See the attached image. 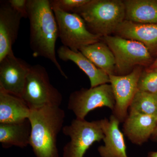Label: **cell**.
<instances>
[{"mask_svg": "<svg viewBox=\"0 0 157 157\" xmlns=\"http://www.w3.org/2000/svg\"><path fill=\"white\" fill-rule=\"evenodd\" d=\"M142 71V67H137L127 75L109 76L115 101L113 115L120 122H124L128 114V109L138 90V80Z\"/></svg>", "mask_w": 157, "mask_h": 157, "instance_id": "cell-9", "label": "cell"}, {"mask_svg": "<svg viewBox=\"0 0 157 157\" xmlns=\"http://www.w3.org/2000/svg\"><path fill=\"white\" fill-rule=\"evenodd\" d=\"M157 67V59H156L155 60L151 65L150 67Z\"/></svg>", "mask_w": 157, "mask_h": 157, "instance_id": "cell-26", "label": "cell"}, {"mask_svg": "<svg viewBox=\"0 0 157 157\" xmlns=\"http://www.w3.org/2000/svg\"><path fill=\"white\" fill-rule=\"evenodd\" d=\"M114 34L142 43L151 55L157 53V24H138L125 20Z\"/></svg>", "mask_w": 157, "mask_h": 157, "instance_id": "cell-14", "label": "cell"}, {"mask_svg": "<svg viewBox=\"0 0 157 157\" xmlns=\"http://www.w3.org/2000/svg\"><path fill=\"white\" fill-rule=\"evenodd\" d=\"M90 0H52L51 6H56L62 11L69 13H74L90 2Z\"/></svg>", "mask_w": 157, "mask_h": 157, "instance_id": "cell-22", "label": "cell"}, {"mask_svg": "<svg viewBox=\"0 0 157 157\" xmlns=\"http://www.w3.org/2000/svg\"><path fill=\"white\" fill-rule=\"evenodd\" d=\"M22 15L8 1L0 2V61L13 53L12 46L18 36Z\"/></svg>", "mask_w": 157, "mask_h": 157, "instance_id": "cell-11", "label": "cell"}, {"mask_svg": "<svg viewBox=\"0 0 157 157\" xmlns=\"http://www.w3.org/2000/svg\"><path fill=\"white\" fill-rule=\"evenodd\" d=\"M31 66L14 53L0 61V90L21 98Z\"/></svg>", "mask_w": 157, "mask_h": 157, "instance_id": "cell-10", "label": "cell"}, {"mask_svg": "<svg viewBox=\"0 0 157 157\" xmlns=\"http://www.w3.org/2000/svg\"><path fill=\"white\" fill-rule=\"evenodd\" d=\"M101 40L115 57L116 75H127L136 67L148 66L152 63L151 54L140 42L111 35L102 37Z\"/></svg>", "mask_w": 157, "mask_h": 157, "instance_id": "cell-4", "label": "cell"}, {"mask_svg": "<svg viewBox=\"0 0 157 157\" xmlns=\"http://www.w3.org/2000/svg\"><path fill=\"white\" fill-rule=\"evenodd\" d=\"M125 20L138 24H157V0H125Z\"/></svg>", "mask_w": 157, "mask_h": 157, "instance_id": "cell-18", "label": "cell"}, {"mask_svg": "<svg viewBox=\"0 0 157 157\" xmlns=\"http://www.w3.org/2000/svg\"><path fill=\"white\" fill-rule=\"evenodd\" d=\"M65 117L64 110L58 106L30 109L29 145L36 157H59L57 140Z\"/></svg>", "mask_w": 157, "mask_h": 157, "instance_id": "cell-2", "label": "cell"}, {"mask_svg": "<svg viewBox=\"0 0 157 157\" xmlns=\"http://www.w3.org/2000/svg\"></svg>", "mask_w": 157, "mask_h": 157, "instance_id": "cell-27", "label": "cell"}, {"mask_svg": "<svg viewBox=\"0 0 157 157\" xmlns=\"http://www.w3.org/2000/svg\"><path fill=\"white\" fill-rule=\"evenodd\" d=\"M124 122V135L132 143L141 145L151 138L155 132L157 117L129 112Z\"/></svg>", "mask_w": 157, "mask_h": 157, "instance_id": "cell-13", "label": "cell"}, {"mask_svg": "<svg viewBox=\"0 0 157 157\" xmlns=\"http://www.w3.org/2000/svg\"><path fill=\"white\" fill-rule=\"evenodd\" d=\"M115 104L111 85L107 83L71 93L68 109L74 113L76 118L85 119L89 113L97 108L107 107L113 111Z\"/></svg>", "mask_w": 157, "mask_h": 157, "instance_id": "cell-8", "label": "cell"}, {"mask_svg": "<svg viewBox=\"0 0 157 157\" xmlns=\"http://www.w3.org/2000/svg\"><path fill=\"white\" fill-rule=\"evenodd\" d=\"M147 157H157V151L149 152Z\"/></svg>", "mask_w": 157, "mask_h": 157, "instance_id": "cell-25", "label": "cell"}, {"mask_svg": "<svg viewBox=\"0 0 157 157\" xmlns=\"http://www.w3.org/2000/svg\"><path fill=\"white\" fill-rule=\"evenodd\" d=\"M62 130L70 138L63 149V157H83L95 142H100L104 137L102 120L88 121L76 118Z\"/></svg>", "mask_w": 157, "mask_h": 157, "instance_id": "cell-7", "label": "cell"}, {"mask_svg": "<svg viewBox=\"0 0 157 157\" xmlns=\"http://www.w3.org/2000/svg\"><path fill=\"white\" fill-rule=\"evenodd\" d=\"M151 139L153 141L157 142V126L155 132H154L153 134L151 137Z\"/></svg>", "mask_w": 157, "mask_h": 157, "instance_id": "cell-24", "label": "cell"}, {"mask_svg": "<svg viewBox=\"0 0 157 157\" xmlns=\"http://www.w3.org/2000/svg\"><path fill=\"white\" fill-rule=\"evenodd\" d=\"M102 123L104 145L98 149L101 157H128L124 134L119 128L120 121L112 114L109 119H102Z\"/></svg>", "mask_w": 157, "mask_h": 157, "instance_id": "cell-12", "label": "cell"}, {"mask_svg": "<svg viewBox=\"0 0 157 157\" xmlns=\"http://www.w3.org/2000/svg\"><path fill=\"white\" fill-rule=\"evenodd\" d=\"M138 90L157 93V67L142 71L138 82Z\"/></svg>", "mask_w": 157, "mask_h": 157, "instance_id": "cell-21", "label": "cell"}, {"mask_svg": "<svg viewBox=\"0 0 157 157\" xmlns=\"http://www.w3.org/2000/svg\"><path fill=\"white\" fill-rule=\"evenodd\" d=\"M21 98L30 109L59 107L63 101L61 93L51 83L47 70L39 64L31 66Z\"/></svg>", "mask_w": 157, "mask_h": 157, "instance_id": "cell-5", "label": "cell"}, {"mask_svg": "<svg viewBox=\"0 0 157 157\" xmlns=\"http://www.w3.org/2000/svg\"><path fill=\"white\" fill-rule=\"evenodd\" d=\"M30 113L22 98L0 90V124L22 121L29 118Z\"/></svg>", "mask_w": 157, "mask_h": 157, "instance_id": "cell-16", "label": "cell"}, {"mask_svg": "<svg viewBox=\"0 0 157 157\" xmlns=\"http://www.w3.org/2000/svg\"><path fill=\"white\" fill-rule=\"evenodd\" d=\"M74 13L84 20L92 33L101 37L115 33L125 18V7L121 0H90Z\"/></svg>", "mask_w": 157, "mask_h": 157, "instance_id": "cell-3", "label": "cell"}, {"mask_svg": "<svg viewBox=\"0 0 157 157\" xmlns=\"http://www.w3.org/2000/svg\"><path fill=\"white\" fill-rule=\"evenodd\" d=\"M31 126L29 119L17 123L0 124V142L4 148H21L30 144Z\"/></svg>", "mask_w": 157, "mask_h": 157, "instance_id": "cell-17", "label": "cell"}, {"mask_svg": "<svg viewBox=\"0 0 157 157\" xmlns=\"http://www.w3.org/2000/svg\"><path fill=\"white\" fill-rule=\"evenodd\" d=\"M8 2L15 11L22 15L23 18H28V0H9Z\"/></svg>", "mask_w": 157, "mask_h": 157, "instance_id": "cell-23", "label": "cell"}, {"mask_svg": "<svg viewBox=\"0 0 157 157\" xmlns=\"http://www.w3.org/2000/svg\"><path fill=\"white\" fill-rule=\"evenodd\" d=\"M79 51L109 76L115 75V57L104 42L101 41L86 45L82 48Z\"/></svg>", "mask_w": 157, "mask_h": 157, "instance_id": "cell-19", "label": "cell"}, {"mask_svg": "<svg viewBox=\"0 0 157 157\" xmlns=\"http://www.w3.org/2000/svg\"><path fill=\"white\" fill-rule=\"evenodd\" d=\"M129 109V112L157 117V94L138 90Z\"/></svg>", "mask_w": 157, "mask_h": 157, "instance_id": "cell-20", "label": "cell"}, {"mask_svg": "<svg viewBox=\"0 0 157 157\" xmlns=\"http://www.w3.org/2000/svg\"><path fill=\"white\" fill-rule=\"evenodd\" d=\"M28 13L33 56L48 59L62 76L67 78L56 58V43L59 38V31L50 1L28 0Z\"/></svg>", "mask_w": 157, "mask_h": 157, "instance_id": "cell-1", "label": "cell"}, {"mask_svg": "<svg viewBox=\"0 0 157 157\" xmlns=\"http://www.w3.org/2000/svg\"><path fill=\"white\" fill-rule=\"evenodd\" d=\"M57 54L60 59L65 62H73L87 75L90 82V87L109 82V75L98 67L80 51H73L62 45L58 49Z\"/></svg>", "mask_w": 157, "mask_h": 157, "instance_id": "cell-15", "label": "cell"}, {"mask_svg": "<svg viewBox=\"0 0 157 157\" xmlns=\"http://www.w3.org/2000/svg\"><path fill=\"white\" fill-rule=\"evenodd\" d=\"M51 6L57 24L59 38L63 46L77 52L84 46L102 40V37L88 29L84 20L80 15Z\"/></svg>", "mask_w": 157, "mask_h": 157, "instance_id": "cell-6", "label": "cell"}]
</instances>
